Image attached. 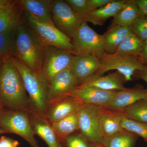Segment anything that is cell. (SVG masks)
Instances as JSON below:
<instances>
[{
    "instance_id": "obj_1",
    "label": "cell",
    "mask_w": 147,
    "mask_h": 147,
    "mask_svg": "<svg viewBox=\"0 0 147 147\" xmlns=\"http://www.w3.org/2000/svg\"><path fill=\"white\" fill-rule=\"evenodd\" d=\"M0 102L10 110H30L28 96L14 57L5 60L0 67Z\"/></svg>"
},
{
    "instance_id": "obj_2",
    "label": "cell",
    "mask_w": 147,
    "mask_h": 147,
    "mask_svg": "<svg viewBox=\"0 0 147 147\" xmlns=\"http://www.w3.org/2000/svg\"><path fill=\"white\" fill-rule=\"evenodd\" d=\"M15 48V57L33 71L39 73L44 46L22 20L16 28Z\"/></svg>"
},
{
    "instance_id": "obj_3",
    "label": "cell",
    "mask_w": 147,
    "mask_h": 147,
    "mask_svg": "<svg viewBox=\"0 0 147 147\" xmlns=\"http://www.w3.org/2000/svg\"><path fill=\"white\" fill-rule=\"evenodd\" d=\"M14 61L28 96L29 110L46 117L48 106V84L39 73L32 70L17 58L14 57Z\"/></svg>"
},
{
    "instance_id": "obj_4",
    "label": "cell",
    "mask_w": 147,
    "mask_h": 147,
    "mask_svg": "<svg viewBox=\"0 0 147 147\" xmlns=\"http://www.w3.org/2000/svg\"><path fill=\"white\" fill-rule=\"evenodd\" d=\"M26 23L43 46H53L68 50L74 55L71 40L52 24L38 20L25 13Z\"/></svg>"
},
{
    "instance_id": "obj_5",
    "label": "cell",
    "mask_w": 147,
    "mask_h": 147,
    "mask_svg": "<svg viewBox=\"0 0 147 147\" xmlns=\"http://www.w3.org/2000/svg\"><path fill=\"white\" fill-rule=\"evenodd\" d=\"M28 111L3 110L0 114V127L4 133L20 136L32 147H40L35 138Z\"/></svg>"
},
{
    "instance_id": "obj_6",
    "label": "cell",
    "mask_w": 147,
    "mask_h": 147,
    "mask_svg": "<svg viewBox=\"0 0 147 147\" xmlns=\"http://www.w3.org/2000/svg\"><path fill=\"white\" fill-rule=\"evenodd\" d=\"M71 40L74 55H92L100 59L106 53L102 35L98 34L85 21L82 22Z\"/></svg>"
},
{
    "instance_id": "obj_7",
    "label": "cell",
    "mask_w": 147,
    "mask_h": 147,
    "mask_svg": "<svg viewBox=\"0 0 147 147\" xmlns=\"http://www.w3.org/2000/svg\"><path fill=\"white\" fill-rule=\"evenodd\" d=\"M74 56L65 49L44 46L39 74L48 84L55 75L69 67Z\"/></svg>"
},
{
    "instance_id": "obj_8",
    "label": "cell",
    "mask_w": 147,
    "mask_h": 147,
    "mask_svg": "<svg viewBox=\"0 0 147 147\" xmlns=\"http://www.w3.org/2000/svg\"><path fill=\"white\" fill-rule=\"evenodd\" d=\"M99 59L101 65L95 76H102L107 71L116 70L123 76L125 82L132 81L135 72L144 70L146 67L138 57L121 56L115 53H106Z\"/></svg>"
},
{
    "instance_id": "obj_9",
    "label": "cell",
    "mask_w": 147,
    "mask_h": 147,
    "mask_svg": "<svg viewBox=\"0 0 147 147\" xmlns=\"http://www.w3.org/2000/svg\"><path fill=\"white\" fill-rule=\"evenodd\" d=\"M51 15L53 25L71 40L84 21L63 0H52Z\"/></svg>"
},
{
    "instance_id": "obj_10",
    "label": "cell",
    "mask_w": 147,
    "mask_h": 147,
    "mask_svg": "<svg viewBox=\"0 0 147 147\" xmlns=\"http://www.w3.org/2000/svg\"><path fill=\"white\" fill-rule=\"evenodd\" d=\"M99 108L82 105L77 113L81 134L94 146L101 144L103 138L99 121Z\"/></svg>"
},
{
    "instance_id": "obj_11",
    "label": "cell",
    "mask_w": 147,
    "mask_h": 147,
    "mask_svg": "<svg viewBox=\"0 0 147 147\" xmlns=\"http://www.w3.org/2000/svg\"><path fill=\"white\" fill-rule=\"evenodd\" d=\"M78 86V81L69 67L57 74L48 84V105L70 95Z\"/></svg>"
},
{
    "instance_id": "obj_12",
    "label": "cell",
    "mask_w": 147,
    "mask_h": 147,
    "mask_svg": "<svg viewBox=\"0 0 147 147\" xmlns=\"http://www.w3.org/2000/svg\"><path fill=\"white\" fill-rule=\"evenodd\" d=\"M117 91L105 90L95 87L79 85L70 94L83 105L103 108Z\"/></svg>"
},
{
    "instance_id": "obj_13",
    "label": "cell",
    "mask_w": 147,
    "mask_h": 147,
    "mask_svg": "<svg viewBox=\"0 0 147 147\" xmlns=\"http://www.w3.org/2000/svg\"><path fill=\"white\" fill-rule=\"evenodd\" d=\"M99 58L92 55H74L69 67L75 75L79 86L96 75L100 67Z\"/></svg>"
},
{
    "instance_id": "obj_14",
    "label": "cell",
    "mask_w": 147,
    "mask_h": 147,
    "mask_svg": "<svg viewBox=\"0 0 147 147\" xmlns=\"http://www.w3.org/2000/svg\"><path fill=\"white\" fill-rule=\"evenodd\" d=\"M82 105L73 96H67L49 104L46 118L50 123H54L78 113Z\"/></svg>"
},
{
    "instance_id": "obj_15",
    "label": "cell",
    "mask_w": 147,
    "mask_h": 147,
    "mask_svg": "<svg viewBox=\"0 0 147 147\" xmlns=\"http://www.w3.org/2000/svg\"><path fill=\"white\" fill-rule=\"evenodd\" d=\"M29 118L35 134L45 141L49 147H60L58 137L52 124L45 116L28 110Z\"/></svg>"
},
{
    "instance_id": "obj_16",
    "label": "cell",
    "mask_w": 147,
    "mask_h": 147,
    "mask_svg": "<svg viewBox=\"0 0 147 147\" xmlns=\"http://www.w3.org/2000/svg\"><path fill=\"white\" fill-rule=\"evenodd\" d=\"M124 117L123 110L100 108L99 121L103 137H110L124 131L121 125Z\"/></svg>"
},
{
    "instance_id": "obj_17",
    "label": "cell",
    "mask_w": 147,
    "mask_h": 147,
    "mask_svg": "<svg viewBox=\"0 0 147 147\" xmlns=\"http://www.w3.org/2000/svg\"><path fill=\"white\" fill-rule=\"evenodd\" d=\"M147 98V89L125 88L117 91L103 108L122 110L135 102Z\"/></svg>"
},
{
    "instance_id": "obj_18",
    "label": "cell",
    "mask_w": 147,
    "mask_h": 147,
    "mask_svg": "<svg viewBox=\"0 0 147 147\" xmlns=\"http://www.w3.org/2000/svg\"><path fill=\"white\" fill-rule=\"evenodd\" d=\"M52 0H19L17 4L22 11L38 20L52 24L51 15Z\"/></svg>"
},
{
    "instance_id": "obj_19",
    "label": "cell",
    "mask_w": 147,
    "mask_h": 147,
    "mask_svg": "<svg viewBox=\"0 0 147 147\" xmlns=\"http://www.w3.org/2000/svg\"><path fill=\"white\" fill-rule=\"evenodd\" d=\"M126 1L113 0L103 7L91 11L84 18V21L94 26H102L108 18L115 16Z\"/></svg>"
},
{
    "instance_id": "obj_20",
    "label": "cell",
    "mask_w": 147,
    "mask_h": 147,
    "mask_svg": "<svg viewBox=\"0 0 147 147\" xmlns=\"http://www.w3.org/2000/svg\"><path fill=\"white\" fill-rule=\"evenodd\" d=\"M124 78L117 71L106 76H94L82 85L95 87L105 90L120 91L125 89Z\"/></svg>"
},
{
    "instance_id": "obj_21",
    "label": "cell",
    "mask_w": 147,
    "mask_h": 147,
    "mask_svg": "<svg viewBox=\"0 0 147 147\" xmlns=\"http://www.w3.org/2000/svg\"><path fill=\"white\" fill-rule=\"evenodd\" d=\"M134 34L130 27L111 25L102 35V42L105 53L114 54L124 39L129 35Z\"/></svg>"
},
{
    "instance_id": "obj_22",
    "label": "cell",
    "mask_w": 147,
    "mask_h": 147,
    "mask_svg": "<svg viewBox=\"0 0 147 147\" xmlns=\"http://www.w3.org/2000/svg\"><path fill=\"white\" fill-rule=\"evenodd\" d=\"M139 16L135 0H127L123 6L113 17L111 25L130 27Z\"/></svg>"
},
{
    "instance_id": "obj_23",
    "label": "cell",
    "mask_w": 147,
    "mask_h": 147,
    "mask_svg": "<svg viewBox=\"0 0 147 147\" xmlns=\"http://www.w3.org/2000/svg\"><path fill=\"white\" fill-rule=\"evenodd\" d=\"M21 11L16 1L10 5L0 7V33L18 25L21 20Z\"/></svg>"
},
{
    "instance_id": "obj_24",
    "label": "cell",
    "mask_w": 147,
    "mask_h": 147,
    "mask_svg": "<svg viewBox=\"0 0 147 147\" xmlns=\"http://www.w3.org/2000/svg\"><path fill=\"white\" fill-rule=\"evenodd\" d=\"M77 113L51 123L58 139L61 142L65 141L67 137L79 129V117Z\"/></svg>"
},
{
    "instance_id": "obj_25",
    "label": "cell",
    "mask_w": 147,
    "mask_h": 147,
    "mask_svg": "<svg viewBox=\"0 0 147 147\" xmlns=\"http://www.w3.org/2000/svg\"><path fill=\"white\" fill-rule=\"evenodd\" d=\"M144 45L145 41L132 34L124 39L115 53L121 56L138 57Z\"/></svg>"
},
{
    "instance_id": "obj_26",
    "label": "cell",
    "mask_w": 147,
    "mask_h": 147,
    "mask_svg": "<svg viewBox=\"0 0 147 147\" xmlns=\"http://www.w3.org/2000/svg\"><path fill=\"white\" fill-rule=\"evenodd\" d=\"M17 26L0 33V61L16 56L15 34Z\"/></svg>"
},
{
    "instance_id": "obj_27",
    "label": "cell",
    "mask_w": 147,
    "mask_h": 147,
    "mask_svg": "<svg viewBox=\"0 0 147 147\" xmlns=\"http://www.w3.org/2000/svg\"><path fill=\"white\" fill-rule=\"evenodd\" d=\"M138 136L124 130L110 137H103L102 144L105 147H134Z\"/></svg>"
},
{
    "instance_id": "obj_28",
    "label": "cell",
    "mask_w": 147,
    "mask_h": 147,
    "mask_svg": "<svg viewBox=\"0 0 147 147\" xmlns=\"http://www.w3.org/2000/svg\"><path fill=\"white\" fill-rule=\"evenodd\" d=\"M127 118L147 123V98L122 110Z\"/></svg>"
},
{
    "instance_id": "obj_29",
    "label": "cell",
    "mask_w": 147,
    "mask_h": 147,
    "mask_svg": "<svg viewBox=\"0 0 147 147\" xmlns=\"http://www.w3.org/2000/svg\"><path fill=\"white\" fill-rule=\"evenodd\" d=\"M121 125L124 130L142 137L147 143V123L124 117L122 120Z\"/></svg>"
},
{
    "instance_id": "obj_30",
    "label": "cell",
    "mask_w": 147,
    "mask_h": 147,
    "mask_svg": "<svg viewBox=\"0 0 147 147\" xmlns=\"http://www.w3.org/2000/svg\"><path fill=\"white\" fill-rule=\"evenodd\" d=\"M76 15L84 21V18L91 11L89 0H65Z\"/></svg>"
},
{
    "instance_id": "obj_31",
    "label": "cell",
    "mask_w": 147,
    "mask_h": 147,
    "mask_svg": "<svg viewBox=\"0 0 147 147\" xmlns=\"http://www.w3.org/2000/svg\"><path fill=\"white\" fill-rule=\"evenodd\" d=\"M130 28L138 37L144 41L147 40V17L139 16Z\"/></svg>"
},
{
    "instance_id": "obj_32",
    "label": "cell",
    "mask_w": 147,
    "mask_h": 147,
    "mask_svg": "<svg viewBox=\"0 0 147 147\" xmlns=\"http://www.w3.org/2000/svg\"><path fill=\"white\" fill-rule=\"evenodd\" d=\"M65 141L68 147H94V145L89 142L81 134L70 135Z\"/></svg>"
},
{
    "instance_id": "obj_33",
    "label": "cell",
    "mask_w": 147,
    "mask_h": 147,
    "mask_svg": "<svg viewBox=\"0 0 147 147\" xmlns=\"http://www.w3.org/2000/svg\"><path fill=\"white\" fill-rule=\"evenodd\" d=\"M19 142L16 140L2 136L0 138V147H18Z\"/></svg>"
},
{
    "instance_id": "obj_34",
    "label": "cell",
    "mask_w": 147,
    "mask_h": 147,
    "mask_svg": "<svg viewBox=\"0 0 147 147\" xmlns=\"http://www.w3.org/2000/svg\"><path fill=\"white\" fill-rule=\"evenodd\" d=\"M139 15L147 17V0H135Z\"/></svg>"
},
{
    "instance_id": "obj_35",
    "label": "cell",
    "mask_w": 147,
    "mask_h": 147,
    "mask_svg": "<svg viewBox=\"0 0 147 147\" xmlns=\"http://www.w3.org/2000/svg\"><path fill=\"white\" fill-rule=\"evenodd\" d=\"M113 1V0H89V2L91 10H93L103 7Z\"/></svg>"
},
{
    "instance_id": "obj_36",
    "label": "cell",
    "mask_w": 147,
    "mask_h": 147,
    "mask_svg": "<svg viewBox=\"0 0 147 147\" xmlns=\"http://www.w3.org/2000/svg\"><path fill=\"white\" fill-rule=\"evenodd\" d=\"M139 59L146 65L147 62V40L145 41V45L142 52L138 57Z\"/></svg>"
},
{
    "instance_id": "obj_37",
    "label": "cell",
    "mask_w": 147,
    "mask_h": 147,
    "mask_svg": "<svg viewBox=\"0 0 147 147\" xmlns=\"http://www.w3.org/2000/svg\"><path fill=\"white\" fill-rule=\"evenodd\" d=\"M138 76L140 79L147 83V65L146 68L142 71H138Z\"/></svg>"
},
{
    "instance_id": "obj_38",
    "label": "cell",
    "mask_w": 147,
    "mask_h": 147,
    "mask_svg": "<svg viewBox=\"0 0 147 147\" xmlns=\"http://www.w3.org/2000/svg\"><path fill=\"white\" fill-rule=\"evenodd\" d=\"M15 1H8V0H0V7L10 5L14 3Z\"/></svg>"
},
{
    "instance_id": "obj_39",
    "label": "cell",
    "mask_w": 147,
    "mask_h": 147,
    "mask_svg": "<svg viewBox=\"0 0 147 147\" xmlns=\"http://www.w3.org/2000/svg\"><path fill=\"white\" fill-rule=\"evenodd\" d=\"M3 106L2 105L1 102H0V114L1 113L2 111L3 110ZM4 132L3 131V129H1L0 128V134H2V133H4Z\"/></svg>"
},
{
    "instance_id": "obj_40",
    "label": "cell",
    "mask_w": 147,
    "mask_h": 147,
    "mask_svg": "<svg viewBox=\"0 0 147 147\" xmlns=\"http://www.w3.org/2000/svg\"><path fill=\"white\" fill-rule=\"evenodd\" d=\"M94 147H105L103 146V145L101 144L95 145Z\"/></svg>"
},
{
    "instance_id": "obj_41",
    "label": "cell",
    "mask_w": 147,
    "mask_h": 147,
    "mask_svg": "<svg viewBox=\"0 0 147 147\" xmlns=\"http://www.w3.org/2000/svg\"><path fill=\"white\" fill-rule=\"evenodd\" d=\"M3 62V61H0V67H1V65L2 63Z\"/></svg>"
},
{
    "instance_id": "obj_42",
    "label": "cell",
    "mask_w": 147,
    "mask_h": 147,
    "mask_svg": "<svg viewBox=\"0 0 147 147\" xmlns=\"http://www.w3.org/2000/svg\"><path fill=\"white\" fill-rule=\"evenodd\" d=\"M60 147H62V146H61V145H60Z\"/></svg>"
},
{
    "instance_id": "obj_43",
    "label": "cell",
    "mask_w": 147,
    "mask_h": 147,
    "mask_svg": "<svg viewBox=\"0 0 147 147\" xmlns=\"http://www.w3.org/2000/svg\"><path fill=\"white\" fill-rule=\"evenodd\" d=\"M146 65H147V63L146 64Z\"/></svg>"
},
{
    "instance_id": "obj_44",
    "label": "cell",
    "mask_w": 147,
    "mask_h": 147,
    "mask_svg": "<svg viewBox=\"0 0 147 147\" xmlns=\"http://www.w3.org/2000/svg\"></svg>"
}]
</instances>
